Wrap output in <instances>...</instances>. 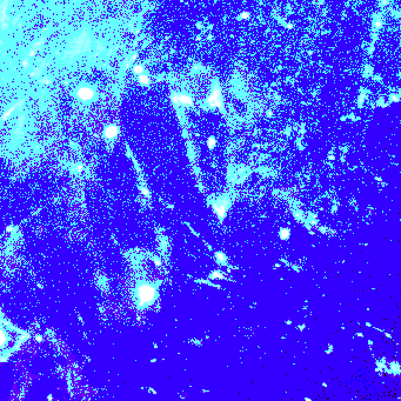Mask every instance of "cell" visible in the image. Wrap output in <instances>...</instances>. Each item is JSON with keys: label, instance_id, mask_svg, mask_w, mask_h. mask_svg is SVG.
Here are the masks:
<instances>
[]
</instances>
